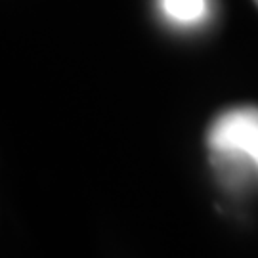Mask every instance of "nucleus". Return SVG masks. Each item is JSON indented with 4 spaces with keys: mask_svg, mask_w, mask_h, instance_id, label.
<instances>
[{
    "mask_svg": "<svg viewBox=\"0 0 258 258\" xmlns=\"http://www.w3.org/2000/svg\"><path fill=\"white\" fill-rule=\"evenodd\" d=\"M165 19L174 25L191 27L209 16V0H157Z\"/></svg>",
    "mask_w": 258,
    "mask_h": 258,
    "instance_id": "2",
    "label": "nucleus"
},
{
    "mask_svg": "<svg viewBox=\"0 0 258 258\" xmlns=\"http://www.w3.org/2000/svg\"><path fill=\"white\" fill-rule=\"evenodd\" d=\"M207 148L239 157L258 174V107L239 105L222 111L207 130Z\"/></svg>",
    "mask_w": 258,
    "mask_h": 258,
    "instance_id": "1",
    "label": "nucleus"
},
{
    "mask_svg": "<svg viewBox=\"0 0 258 258\" xmlns=\"http://www.w3.org/2000/svg\"><path fill=\"white\" fill-rule=\"evenodd\" d=\"M254 2H256V4H258V0H254Z\"/></svg>",
    "mask_w": 258,
    "mask_h": 258,
    "instance_id": "3",
    "label": "nucleus"
}]
</instances>
